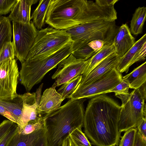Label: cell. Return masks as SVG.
I'll return each instance as SVG.
<instances>
[{"mask_svg":"<svg viewBox=\"0 0 146 146\" xmlns=\"http://www.w3.org/2000/svg\"><path fill=\"white\" fill-rule=\"evenodd\" d=\"M121 106L103 94L89 101L84 112V132L91 144L97 146H117L121 133L118 129Z\"/></svg>","mask_w":146,"mask_h":146,"instance_id":"cell-1","label":"cell"},{"mask_svg":"<svg viewBox=\"0 0 146 146\" xmlns=\"http://www.w3.org/2000/svg\"><path fill=\"white\" fill-rule=\"evenodd\" d=\"M117 18L114 7H101L86 0H50L45 22L55 29L66 30L83 23Z\"/></svg>","mask_w":146,"mask_h":146,"instance_id":"cell-2","label":"cell"},{"mask_svg":"<svg viewBox=\"0 0 146 146\" xmlns=\"http://www.w3.org/2000/svg\"><path fill=\"white\" fill-rule=\"evenodd\" d=\"M86 100L85 98L70 99L56 110L43 113L47 146H59L65 137L75 129L83 127Z\"/></svg>","mask_w":146,"mask_h":146,"instance_id":"cell-3","label":"cell"},{"mask_svg":"<svg viewBox=\"0 0 146 146\" xmlns=\"http://www.w3.org/2000/svg\"><path fill=\"white\" fill-rule=\"evenodd\" d=\"M118 29L115 21L99 20L82 24L65 30L73 41L71 44L73 52L95 40L103 41L105 46L112 44Z\"/></svg>","mask_w":146,"mask_h":146,"instance_id":"cell-4","label":"cell"},{"mask_svg":"<svg viewBox=\"0 0 146 146\" xmlns=\"http://www.w3.org/2000/svg\"><path fill=\"white\" fill-rule=\"evenodd\" d=\"M71 44L45 58L33 61H25L21 63L19 78L21 84L27 92H29L35 85L40 82L48 72L71 54Z\"/></svg>","mask_w":146,"mask_h":146,"instance_id":"cell-5","label":"cell"},{"mask_svg":"<svg viewBox=\"0 0 146 146\" xmlns=\"http://www.w3.org/2000/svg\"><path fill=\"white\" fill-rule=\"evenodd\" d=\"M73 42L70 35L65 30L51 27L41 29L38 31L25 61H33L45 58Z\"/></svg>","mask_w":146,"mask_h":146,"instance_id":"cell-6","label":"cell"},{"mask_svg":"<svg viewBox=\"0 0 146 146\" xmlns=\"http://www.w3.org/2000/svg\"><path fill=\"white\" fill-rule=\"evenodd\" d=\"M116 96L122 102L118 123V130L121 133L137 127L146 117V104L139 88Z\"/></svg>","mask_w":146,"mask_h":146,"instance_id":"cell-7","label":"cell"},{"mask_svg":"<svg viewBox=\"0 0 146 146\" xmlns=\"http://www.w3.org/2000/svg\"><path fill=\"white\" fill-rule=\"evenodd\" d=\"M123 80L121 74L114 68L108 71L91 83L83 86L78 85L69 98L75 100L92 98L105 94Z\"/></svg>","mask_w":146,"mask_h":146,"instance_id":"cell-8","label":"cell"},{"mask_svg":"<svg viewBox=\"0 0 146 146\" xmlns=\"http://www.w3.org/2000/svg\"><path fill=\"white\" fill-rule=\"evenodd\" d=\"M12 22L15 55L21 64L27 57L38 31L31 21L27 23Z\"/></svg>","mask_w":146,"mask_h":146,"instance_id":"cell-9","label":"cell"},{"mask_svg":"<svg viewBox=\"0 0 146 146\" xmlns=\"http://www.w3.org/2000/svg\"><path fill=\"white\" fill-rule=\"evenodd\" d=\"M19 78L15 59H9L0 64V100H12L18 96L17 88Z\"/></svg>","mask_w":146,"mask_h":146,"instance_id":"cell-10","label":"cell"},{"mask_svg":"<svg viewBox=\"0 0 146 146\" xmlns=\"http://www.w3.org/2000/svg\"><path fill=\"white\" fill-rule=\"evenodd\" d=\"M43 85V83L41 84L35 93L27 92L20 95L23 105L21 113L17 121L19 134L29 122L38 120L43 117L42 113L38 108Z\"/></svg>","mask_w":146,"mask_h":146,"instance_id":"cell-11","label":"cell"},{"mask_svg":"<svg viewBox=\"0 0 146 146\" xmlns=\"http://www.w3.org/2000/svg\"><path fill=\"white\" fill-rule=\"evenodd\" d=\"M88 62L76 59L71 54L58 64L57 69L52 77L55 81L52 87L56 88L69 81L84 73Z\"/></svg>","mask_w":146,"mask_h":146,"instance_id":"cell-12","label":"cell"},{"mask_svg":"<svg viewBox=\"0 0 146 146\" xmlns=\"http://www.w3.org/2000/svg\"><path fill=\"white\" fill-rule=\"evenodd\" d=\"M120 58L115 52L111 53L96 66L87 75L82 78L78 85L88 84L110 70L116 68Z\"/></svg>","mask_w":146,"mask_h":146,"instance_id":"cell-13","label":"cell"},{"mask_svg":"<svg viewBox=\"0 0 146 146\" xmlns=\"http://www.w3.org/2000/svg\"><path fill=\"white\" fill-rule=\"evenodd\" d=\"M135 42V38L125 23L123 24L119 28L112 44L115 48V52L121 58L133 46Z\"/></svg>","mask_w":146,"mask_h":146,"instance_id":"cell-14","label":"cell"},{"mask_svg":"<svg viewBox=\"0 0 146 146\" xmlns=\"http://www.w3.org/2000/svg\"><path fill=\"white\" fill-rule=\"evenodd\" d=\"M37 0H17L12 7L8 18L10 21L24 23L31 21V6Z\"/></svg>","mask_w":146,"mask_h":146,"instance_id":"cell-15","label":"cell"},{"mask_svg":"<svg viewBox=\"0 0 146 146\" xmlns=\"http://www.w3.org/2000/svg\"><path fill=\"white\" fill-rule=\"evenodd\" d=\"M46 132L44 127L29 134L23 135L18 132L8 141L5 146H40L42 139Z\"/></svg>","mask_w":146,"mask_h":146,"instance_id":"cell-16","label":"cell"},{"mask_svg":"<svg viewBox=\"0 0 146 146\" xmlns=\"http://www.w3.org/2000/svg\"><path fill=\"white\" fill-rule=\"evenodd\" d=\"M63 100L55 88L51 87L43 92L39 105V110L42 113L51 112L59 108Z\"/></svg>","mask_w":146,"mask_h":146,"instance_id":"cell-17","label":"cell"},{"mask_svg":"<svg viewBox=\"0 0 146 146\" xmlns=\"http://www.w3.org/2000/svg\"><path fill=\"white\" fill-rule=\"evenodd\" d=\"M146 42V34H144L140 38L135 42L133 46L122 57L120 58L116 68V70L120 73L128 71L130 63L138 50L143 44Z\"/></svg>","mask_w":146,"mask_h":146,"instance_id":"cell-18","label":"cell"},{"mask_svg":"<svg viewBox=\"0 0 146 146\" xmlns=\"http://www.w3.org/2000/svg\"><path fill=\"white\" fill-rule=\"evenodd\" d=\"M128 82L130 88H139L146 81V62L135 68L131 72L123 77Z\"/></svg>","mask_w":146,"mask_h":146,"instance_id":"cell-19","label":"cell"},{"mask_svg":"<svg viewBox=\"0 0 146 146\" xmlns=\"http://www.w3.org/2000/svg\"><path fill=\"white\" fill-rule=\"evenodd\" d=\"M115 48L112 44L104 46L94 55L88 60L85 70L82 78L87 75L98 64L111 53L115 52Z\"/></svg>","mask_w":146,"mask_h":146,"instance_id":"cell-20","label":"cell"},{"mask_svg":"<svg viewBox=\"0 0 146 146\" xmlns=\"http://www.w3.org/2000/svg\"><path fill=\"white\" fill-rule=\"evenodd\" d=\"M146 17L145 7H139L136 9L130 21V30L131 34L137 35L142 33Z\"/></svg>","mask_w":146,"mask_h":146,"instance_id":"cell-21","label":"cell"},{"mask_svg":"<svg viewBox=\"0 0 146 146\" xmlns=\"http://www.w3.org/2000/svg\"><path fill=\"white\" fill-rule=\"evenodd\" d=\"M18 132L17 123L5 120L0 124V146H5L8 141Z\"/></svg>","mask_w":146,"mask_h":146,"instance_id":"cell-22","label":"cell"},{"mask_svg":"<svg viewBox=\"0 0 146 146\" xmlns=\"http://www.w3.org/2000/svg\"><path fill=\"white\" fill-rule=\"evenodd\" d=\"M50 0H40L36 8L31 17L33 19V23L36 28L42 29L45 19L48 7Z\"/></svg>","mask_w":146,"mask_h":146,"instance_id":"cell-23","label":"cell"},{"mask_svg":"<svg viewBox=\"0 0 146 146\" xmlns=\"http://www.w3.org/2000/svg\"><path fill=\"white\" fill-rule=\"evenodd\" d=\"M0 104L6 108L17 121L22 110L23 101L20 95L13 100L5 101L0 100Z\"/></svg>","mask_w":146,"mask_h":146,"instance_id":"cell-24","label":"cell"},{"mask_svg":"<svg viewBox=\"0 0 146 146\" xmlns=\"http://www.w3.org/2000/svg\"><path fill=\"white\" fill-rule=\"evenodd\" d=\"M12 35L10 20L8 17H0V51L5 42L11 41Z\"/></svg>","mask_w":146,"mask_h":146,"instance_id":"cell-25","label":"cell"},{"mask_svg":"<svg viewBox=\"0 0 146 146\" xmlns=\"http://www.w3.org/2000/svg\"><path fill=\"white\" fill-rule=\"evenodd\" d=\"M82 75L78 76L62 84L57 92L63 100L69 98L74 92L82 80Z\"/></svg>","mask_w":146,"mask_h":146,"instance_id":"cell-26","label":"cell"},{"mask_svg":"<svg viewBox=\"0 0 146 146\" xmlns=\"http://www.w3.org/2000/svg\"><path fill=\"white\" fill-rule=\"evenodd\" d=\"M69 136L75 146H92L86 135L82 131V127L75 129Z\"/></svg>","mask_w":146,"mask_h":146,"instance_id":"cell-27","label":"cell"},{"mask_svg":"<svg viewBox=\"0 0 146 146\" xmlns=\"http://www.w3.org/2000/svg\"><path fill=\"white\" fill-rule=\"evenodd\" d=\"M15 51L12 42H5L0 51V64L9 59H15Z\"/></svg>","mask_w":146,"mask_h":146,"instance_id":"cell-28","label":"cell"},{"mask_svg":"<svg viewBox=\"0 0 146 146\" xmlns=\"http://www.w3.org/2000/svg\"><path fill=\"white\" fill-rule=\"evenodd\" d=\"M137 127L131 128L125 131L124 135L121 137L119 146H134Z\"/></svg>","mask_w":146,"mask_h":146,"instance_id":"cell-29","label":"cell"},{"mask_svg":"<svg viewBox=\"0 0 146 146\" xmlns=\"http://www.w3.org/2000/svg\"><path fill=\"white\" fill-rule=\"evenodd\" d=\"M45 125V121L42 117L38 120L29 122L19 134L25 135L30 134L43 128Z\"/></svg>","mask_w":146,"mask_h":146,"instance_id":"cell-30","label":"cell"},{"mask_svg":"<svg viewBox=\"0 0 146 146\" xmlns=\"http://www.w3.org/2000/svg\"><path fill=\"white\" fill-rule=\"evenodd\" d=\"M96 53L87 45L73 52L71 54L76 59L87 60Z\"/></svg>","mask_w":146,"mask_h":146,"instance_id":"cell-31","label":"cell"},{"mask_svg":"<svg viewBox=\"0 0 146 146\" xmlns=\"http://www.w3.org/2000/svg\"><path fill=\"white\" fill-rule=\"evenodd\" d=\"M129 88V83L123 79L118 84L110 90L106 92V93L114 92L116 96L118 95L128 93Z\"/></svg>","mask_w":146,"mask_h":146,"instance_id":"cell-32","label":"cell"},{"mask_svg":"<svg viewBox=\"0 0 146 146\" xmlns=\"http://www.w3.org/2000/svg\"><path fill=\"white\" fill-rule=\"evenodd\" d=\"M17 1L0 0V16L9 13Z\"/></svg>","mask_w":146,"mask_h":146,"instance_id":"cell-33","label":"cell"},{"mask_svg":"<svg viewBox=\"0 0 146 146\" xmlns=\"http://www.w3.org/2000/svg\"><path fill=\"white\" fill-rule=\"evenodd\" d=\"M146 42L138 50L131 61L130 66L135 63L144 60L146 58Z\"/></svg>","mask_w":146,"mask_h":146,"instance_id":"cell-34","label":"cell"},{"mask_svg":"<svg viewBox=\"0 0 146 146\" xmlns=\"http://www.w3.org/2000/svg\"><path fill=\"white\" fill-rule=\"evenodd\" d=\"M96 53H97L105 46L104 42L101 40H96L92 41L88 44Z\"/></svg>","mask_w":146,"mask_h":146,"instance_id":"cell-35","label":"cell"},{"mask_svg":"<svg viewBox=\"0 0 146 146\" xmlns=\"http://www.w3.org/2000/svg\"><path fill=\"white\" fill-rule=\"evenodd\" d=\"M118 0H96L95 3L101 7H114L115 4Z\"/></svg>","mask_w":146,"mask_h":146,"instance_id":"cell-36","label":"cell"},{"mask_svg":"<svg viewBox=\"0 0 146 146\" xmlns=\"http://www.w3.org/2000/svg\"><path fill=\"white\" fill-rule=\"evenodd\" d=\"M146 118L144 117L137 127L143 139L146 141Z\"/></svg>","mask_w":146,"mask_h":146,"instance_id":"cell-37","label":"cell"},{"mask_svg":"<svg viewBox=\"0 0 146 146\" xmlns=\"http://www.w3.org/2000/svg\"><path fill=\"white\" fill-rule=\"evenodd\" d=\"M0 114L8 120L17 123V121L11 113L5 107L0 104Z\"/></svg>","mask_w":146,"mask_h":146,"instance_id":"cell-38","label":"cell"},{"mask_svg":"<svg viewBox=\"0 0 146 146\" xmlns=\"http://www.w3.org/2000/svg\"><path fill=\"white\" fill-rule=\"evenodd\" d=\"M134 146H146L145 141L137 130L136 134Z\"/></svg>","mask_w":146,"mask_h":146,"instance_id":"cell-39","label":"cell"},{"mask_svg":"<svg viewBox=\"0 0 146 146\" xmlns=\"http://www.w3.org/2000/svg\"><path fill=\"white\" fill-rule=\"evenodd\" d=\"M59 146H75L69 135L63 138L62 143Z\"/></svg>","mask_w":146,"mask_h":146,"instance_id":"cell-40","label":"cell"},{"mask_svg":"<svg viewBox=\"0 0 146 146\" xmlns=\"http://www.w3.org/2000/svg\"><path fill=\"white\" fill-rule=\"evenodd\" d=\"M139 89L145 100V101L146 98V82L142 84Z\"/></svg>","mask_w":146,"mask_h":146,"instance_id":"cell-41","label":"cell"},{"mask_svg":"<svg viewBox=\"0 0 146 146\" xmlns=\"http://www.w3.org/2000/svg\"></svg>","mask_w":146,"mask_h":146,"instance_id":"cell-42","label":"cell"}]
</instances>
